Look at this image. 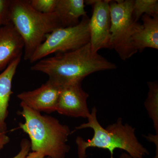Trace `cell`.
I'll list each match as a JSON object with an SVG mask.
<instances>
[{
  "instance_id": "44dd1931",
  "label": "cell",
  "mask_w": 158,
  "mask_h": 158,
  "mask_svg": "<svg viewBox=\"0 0 158 158\" xmlns=\"http://www.w3.org/2000/svg\"><path fill=\"white\" fill-rule=\"evenodd\" d=\"M118 158H132L128 154L126 153H122L121 156Z\"/></svg>"
},
{
  "instance_id": "e0dca14e",
  "label": "cell",
  "mask_w": 158,
  "mask_h": 158,
  "mask_svg": "<svg viewBox=\"0 0 158 158\" xmlns=\"http://www.w3.org/2000/svg\"><path fill=\"white\" fill-rule=\"evenodd\" d=\"M11 1L0 0V24H6L9 22V11Z\"/></svg>"
},
{
  "instance_id": "6da1fadb",
  "label": "cell",
  "mask_w": 158,
  "mask_h": 158,
  "mask_svg": "<svg viewBox=\"0 0 158 158\" xmlns=\"http://www.w3.org/2000/svg\"><path fill=\"white\" fill-rule=\"evenodd\" d=\"M116 65L92 51L90 43L70 52L39 60L31 69L47 75L48 80L60 87L81 83L90 74L115 69Z\"/></svg>"
},
{
  "instance_id": "5bb4252c",
  "label": "cell",
  "mask_w": 158,
  "mask_h": 158,
  "mask_svg": "<svg viewBox=\"0 0 158 158\" xmlns=\"http://www.w3.org/2000/svg\"><path fill=\"white\" fill-rule=\"evenodd\" d=\"M148 96L144 103L150 117L153 122L154 127L158 132V85L157 82H148Z\"/></svg>"
},
{
  "instance_id": "7c38bea8",
  "label": "cell",
  "mask_w": 158,
  "mask_h": 158,
  "mask_svg": "<svg viewBox=\"0 0 158 158\" xmlns=\"http://www.w3.org/2000/svg\"><path fill=\"white\" fill-rule=\"evenodd\" d=\"M143 24L132 37L137 51L142 52L146 48L158 49V15L153 17L147 15L141 16Z\"/></svg>"
},
{
  "instance_id": "7a4b0ae2",
  "label": "cell",
  "mask_w": 158,
  "mask_h": 158,
  "mask_svg": "<svg viewBox=\"0 0 158 158\" xmlns=\"http://www.w3.org/2000/svg\"><path fill=\"white\" fill-rule=\"evenodd\" d=\"M19 115L24 118L20 128L28 135L32 152L51 158H65L70 147L67 144L70 134L68 126L52 116L42 115L20 103Z\"/></svg>"
},
{
  "instance_id": "ba28073f",
  "label": "cell",
  "mask_w": 158,
  "mask_h": 158,
  "mask_svg": "<svg viewBox=\"0 0 158 158\" xmlns=\"http://www.w3.org/2000/svg\"><path fill=\"white\" fill-rule=\"evenodd\" d=\"M62 88L50 80L40 87L18 94L21 103L30 109L40 112L50 113L56 111Z\"/></svg>"
},
{
  "instance_id": "9c48e42d",
  "label": "cell",
  "mask_w": 158,
  "mask_h": 158,
  "mask_svg": "<svg viewBox=\"0 0 158 158\" xmlns=\"http://www.w3.org/2000/svg\"><path fill=\"white\" fill-rule=\"evenodd\" d=\"M81 83L62 87L56 108L59 114L70 117H89L90 113L87 102L89 95L83 90Z\"/></svg>"
},
{
  "instance_id": "7402d4cb",
  "label": "cell",
  "mask_w": 158,
  "mask_h": 158,
  "mask_svg": "<svg viewBox=\"0 0 158 158\" xmlns=\"http://www.w3.org/2000/svg\"><path fill=\"white\" fill-rule=\"evenodd\" d=\"M44 158H51L48 157H44Z\"/></svg>"
},
{
  "instance_id": "d6986e66",
  "label": "cell",
  "mask_w": 158,
  "mask_h": 158,
  "mask_svg": "<svg viewBox=\"0 0 158 158\" xmlns=\"http://www.w3.org/2000/svg\"><path fill=\"white\" fill-rule=\"evenodd\" d=\"M10 138L6 135V132L0 131V150H1L5 145L9 143Z\"/></svg>"
},
{
  "instance_id": "ffe728a7",
  "label": "cell",
  "mask_w": 158,
  "mask_h": 158,
  "mask_svg": "<svg viewBox=\"0 0 158 158\" xmlns=\"http://www.w3.org/2000/svg\"><path fill=\"white\" fill-rule=\"evenodd\" d=\"M45 156L41 153L32 152H29L25 158H44Z\"/></svg>"
},
{
  "instance_id": "8fae6325",
  "label": "cell",
  "mask_w": 158,
  "mask_h": 158,
  "mask_svg": "<svg viewBox=\"0 0 158 158\" xmlns=\"http://www.w3.org/2000/svg\"><path fill=\"white\" fill-rule=\"evenodd\" d=\"M21 57L12 61L0 74V131L6 132L9 101L12 94V82Z\"/></svg>"
},
{
  "instance_id": "4fadbf2b",
  "label": "cell",
  "mask_w": 158,
  "mask_h": 158,
  "mask_svg": "<svg viewBox=\"0 0 158 158\" xmlns=\"http://www.w3.org/2000/svg\"><path fill=\"white\" fill-rule=\"evenodd\" d=\"M55 12L62 28L77 25L80 18L87 15L84 0H57Z\"/></svg>"
},
{
  "instance_id": "5b68a950",
  "label": "cell",
  "mask_w": 158,
  "mask_h": 158,
  "mask_svg": "<svg viewBox=\"0 0 158 158\" xmlns=\"http://www.w3.org/2000/svg\"><path fill=\"white\" fill-rule=\"evenodd\" d=\"M133 0L110 2V48L115 50L123 60L129 59L138 52L132 37L141 24L133 18Z\"/></svg>"
},
{
  "instance_id": "603a6c76",
  "label": "cell",
  "mask_w": 158,
  "mask_h": 158,
  "mask_svg": "<svg viewBox=\"0 0 158 158\" xmlns=\"http://www.w3.org/2000/svg\"><path fill=\"white\" fill-rule=\"evenodd\" d=\"M0 25H1V24H0Z\"/></svg>"
},
{
  "instance_id": "3957f363",
  "label": "cell",
  "mask_w": 158,
  "mask_h": 158,
  "mask_svg": "<svg viewBox=\"0 0 158 158\" xmlns=\"http://www.w3.org/2000/svg\"><path fill=\"white\" fill-rule=\"evenodd\" d=\"M97 112L94 107L88 118V122L76 127V130L90 128L94 133L93 138L87 141L80 137L77 138L78 158H86V150L91 147L108 149L111 154L110 158H113V152L116 148L125 151L132 158H143L149 154L147 149L138 141L135 128L129 124H123L121 118L104 128L98 120Z\"/></svg>"
},
{
  "instance_id": "52a82bcc",
  "label": "cell",
  "mask_w": 158,
  "mask_h": 158,
  "mask_svg": "<svg viewBox=\"0 0 158 158\" xmlns=\"http://www.w3.org/2000/svg\"><path fill=\"white\" fill-rule=\"evenodd\" d=\"M109 0L85 1V3L93 6L89 30L91 50L98 52L102 48H110V2Z\"/></svg>"
},
{
  "instance_id": "cb8c5ba5",
  "label": "cell",
  "mask_w": 158,
  "mask_h": 158,
  "mask_svg": "<svg viewBox=\"0 0 158 158\" xmlns=\"http://www.w3.org/2000/svg\"><path fill=\"white\" fill-rule=\"evenodd\" d=\"M0 26H1V25H0Z\"/></svg>"
},
{
  "instance_id": "30bf717a",
  "label": "cell",
  "mask_w": 158,
  "mask_h": 158,
  "mask_svg": "<svg viewBox=\"0 0 158 158\" xmlns=\"http://www.w3.org/2000/svg\"><path fill=\"white\" fill-rule=\"evenodd\" d=\"M24 46L21 37L11 23L0 26V71L22 57Z\"/></svg>"
},
{
  "instance_id": "9a60e30c",
  "label": "cell",
  "mask_w": 158,
  "mask_h": 158,
  "mask_svg": "<svg viewBox=\"0 0 158 158\" xmlns=\"http://www.w3.org/2000/svg\"><path fill=\"white\" fill-rule=\"evenodd\" d=\"M132 15L136 22L143 15L153 17L158 15L157 0H135L134 1Z\"/></svg>"
},
{
  "instance_id": "2e32d148",
  "label": "cell",
  "mask_w": 158,
  "mask_h": 158,
  "mask_svg": "<svg viewBox=\"0 0 158 158\" xmlns=\"http://www.w3.org/2000/svg\"><path fill=\"white\" fill-rule=\"evenodd\" d=\"M29 2L36 11L48 14L55 12L57 0H30Z\"/></svg>"
},
{
  "instance_id": "8992f818",
  "label": "cell",
  "mask_w": 158,
  "mask_h": 158,
  "mask_svg": "<svg viewBox=\"0 0 158 158\" xmlns=\"http://www.w3.org/2000/svg\"><path fill=\"white\" fill-rule=\"evenodd\" d=\"M89 21L86 15L82 17L77 25L52 31L35 51L30 62L34 63L51 54L75 50L87 44L90 41Z\"/></svg>"
},
{
  "instance_id": "277c9868",
  "label": "cell",
  "mask_w": 158,
  "mask_h": 158,
  "mask_svg": "<svg viewBox=\"0 0 158 158\" xmlns=\"http://www.w3.org/2000/svg\"><path fill=\"white\" fill-rule=\"evenodd\" d=\"M9 20L23 41L24 59L29 61L47 35L62 28L56 12H38L27 0L11 1Z\"/></svg>"
},
{
  "instance_id": "ac0fdd59",
  "label": "cell",
  "mask_w": 158,
  "mask_h": 158,
  "mask_svg": "<svg viewBox=\"0 0 158 158\" xmlns=\"http://www.w3.org/2000/svg\"><path fill=\"white\" fill-rule=\"evenodd\" d=\"M31 149V142L27 139H23L20 143V150L19 152L11 158H25Z\"/></svg>"
}]
</instances>
